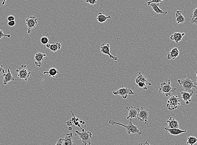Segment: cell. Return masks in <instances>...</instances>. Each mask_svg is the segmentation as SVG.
<instances>
[{
	"mask_svg": "<svg viewBox=\"0 0 197 145\" xmlns=\"http://www.w3.org/2000/svg\"><path fill=\"white\" fill-rule=\"evenodd\" d=\"M16 22L15 21H12L9 22L8 23V25L10 27H14L15 25Z\"/></svg>",
	"mask_w": 197,
	"mask_h": 145,
	"instance_id": "836d02e7",
	"label": "cell"
},
{
	"mask_svg": "<svg viewBox=\"0 0 197 145\" xmlns=\"http://www.w3.org/2000/svg\"><path fill=\"white\" fill-rule=\"evenodd\" d=\"M167 123L168 124V126L167 128H179V123L172 116L169 117V119L167 120Z\"/></svg>",
	"mask_w": 197,
	"mask_h": 145,
	"instance_id": "e0dca14e",
	"label": "cell"
},
{
	"mask_svg": "<svg viewBox=\"0 0 197 145\" xmlns=\"http://www.w3.org/2000/svg\"><path fill=\"white\" fill-rule=\"evenodd\" d=\"M193 91H184L181 92V98L185 102V104L188 105L191 102V98L193 94Z\"/></svg>",
	"mask_w": 197,
	"mask_h": 145,
	"instance_id": "4fadbf2b",
	"label": "cell"
},
{
	"mask_svg": "<svg viewBox=\"0 0 197 145\" xmlns=\"http://www.w3.org/2000/svg\"><path fill=\"white\" fill-rule=\"evenodd\" d=\"M152 1V0H150V1H149V2L151 1Z\"/></svg>",
	"mask_w": 197,
	"mask_h": 145,
	"instance_id": "c3c4849f",
	"label": "cell"
},
{
	"mask_svg": "<svg viewBox=\"0 0 197 145\" xmlns=\"http://www.w3.org/2000/svg\"><path fill=\"white\" fill-rule=\"evenodd\" d=\"M197 143V138L194 136H190L187 138V144L190 145H193Z\"/></svg>",
	"mask_w": 197,
	"mask_h": 145,
	"instance_id": "4316f807",
	"label": "cell"
},
{
	"mask_svg": "<svg viewBox=\"0 0 197 145\" xmlns=\"http://www.w3.org/2000/svg\"><path fill=\"white\" fill-rule=\"evenodd\" d=\"M73 135L72 132L67 133L64 138H62L63 145H73L74 141L73 140Z\"/></svg>",
	"mask_w": 197,
	"mask_h": 145,
	"instance_id": "d6986e66",
	"label": "cell"
},
{
	"mask_svg": "<svg viewBox=\"0 0 197 145\" xmlns=\"http://www.w3.org/2000/svg\"><path fill=\"white\" fill-rule=\"evenodd\" d=\"M79 120H80V119L79 118H77L76 119V120L77 121H79Z\"/></svg>",
	"mask_w": 197,
	"mask_h": 145,
	"instance_id": "ee69618b",
	"label": "cell"
},
{
	"mask_svg": "<svg viewBox=\"0 0 197 145\" xmlns=\"http://www.w3.org/2000/svg\"><path fill=\"white\" fill-rule=\"evenodd\" d=\"M75 136L80 138L82 140L83 145H90L91 144V139L92 134L90 132L85 131L84 132H80L78 130H76L75 133Z\"/></svg>",
	"mask_w": 197,
	"mask_h": 145,
	"instance_id": "277c9868",
	"label": "cell"
},
{
	"mask_svg": "<svg viewBox=\"0 0 197 145\" xmlns=\"http://www.w3.org/2000/svg\"><path fill=\"white\" fill-rule=\"evenodd\" d=\"M191 23L193 25H197V17L196 18L193 20L191 21Z\"/></svg>",
	"mask_w": 197,
	"mask_h": 145,
	"instance_id": "74e56055",
	"label": "cell"
},
{
	"mask_svg": "<svg viewBox=\"0 0 197 145\" xmlns=\"http://www.w3.org/2000/svg\"><path fill=\"white\" fill-rule=\"evenodd\" d=\"M7 20H8V21L11 22L12 21H15V17L11 15L9 16L7 18Z\"/></svg>",
	"mask_w": 197,
	"mask_h": 145,
	"instance_id": "e575fe53",
	"label": "cell"
},
{
	"mask_svg": "<svg viewBox=\"0 0 197 145\" xmlns=\"http://www.w3.org/2000/svg\"><path fill=\"white\" fill-rule=\"evenodd\" d=\"M82 122H83V121H82V120H80V123H82Z\"/></svg>",
	"mask_w": 197,
	"mask_h": 145,
	"instance_id": "7dc6e473",
	"label": "cell"
},
{
	"mask_svg": "<svg viewBox=\"0 0 197 145\" xmlns=\"http://www.w3.org/2000/svg\"><path fill=\"white\" fill-rule=\"evenodd\" d=\"M112 93L115 96H120L123 99L126 100L129 95H134L135 93L131 88L124 87V86L122 85L121 88L116 91H112Z\"/></svg>",
	"mask_w": 197,
	"mask_h": 145,
	"instance_id": "8992f818",
	"label": "cell"
},
{
	"mask_svg": "<svg viewBox=\"0 0 197 145\" xmlns=\"http://www.w3.org/2000/svg\"><path fill=\"white\" fill-rule=\"evenodd\" d=\"M55 145H63V144H62V138L59 139L58 140V142L56 143V144Z\"/></svg>",
	"mask_w": 197,
	"mask_h": 145,
	"instance_id": "8d00e7d4",
	"label": "cell"
},
{
	"mask_svg": "<svg viewBox=\"0 0 197 145\" xmlns=\"http://www.w3.org/2000/svg\"><path fill=\"white\" fill-rule=\"evenodd\" d=\"M68 130L70 131H72L73 130L72 127L69 126L68 128Z\"/></svg>",
	"mask_w": 197,
	"mask_h": 145,
	"instance_id": "ab89813d",
	"label": "cell"
},
{
	"mask_svg": "<svg viewBox=\"0 0 197 145\" xmlns=\"http://www.w3.org/2000/svg\"><path fill=\"white\" fill-rule=\"evenodd\" d=\"M164 0H152L151 1H148L147 2V4H150V3H156V4H159L160 3L162 2Z\"/></svg>",
	"mask_w": 197,
	"mask_h": 145,
	"instance_id": "d6a6232c",
	"label": "cell"
},
{
	"mask_svg": "<svg viewBox=\"0 0 197 145\" xmlns=\"http://www.w3.org/2000/svg\"><path fill=\"white\" fill-rule=\"evenodd\" d=\"M61 44L60 42H56L54 44H51L48 43L46 45V47L47 48L50 50L53 53H55L57 52L58 50H60L61 48Z\"/></svg>",
	"mask_w": 197,
	"mask_h": 145,
	"instance_id": "7402d4cb",
	"label": "cell"
},
{
	"mask_svg": "<svg viewBox=\"0 0 197 145\" xmlns=\"http://www.w3.org/2000/svg\"><path fill=\"white\" fill-rule=\"evenodd\" d=\"M25 1H27V0H25Z\"/></svg>",
	"mask_w": 197,
	"mask_h": 145,
	"instance_id": "681fc988",
	"label": "cell"
},
{
	"mask_svg": "<svg viewBox=\"0 0 197 145\" xmlns=\"http://www.w3.org/2000/svg\"><path fill=\"white\" fill-rule=\"evenodd\" d=\"M147 5L148 6H151L152 7V10L156 13L163 14L164 15H165L167 14V11H164L159 8V4L152 3L147 4Z\"/></svg>",
	"mask_w": 197,
	"mask_h": 145,
	"instance_id": "5bb4252c",
	"label": "cell"
},
{
	"mask_svg": "<svg viewBox=\"0 0 197 145\" xmlns=\"http://www.w3.org/2000/svg\"><path fill=\"white\" fill-rule=\"evenodd\" d=\"M7 37L8 38H10L11 36V34H4V32L2 30H0V39H1L3 37Z\"/></svg>",
	"mask_w": 197,
	"mask_h": 145,
	"instance_id": "f1b7e54d",
	"label": "cell"
},
{
	"mask_svg": "<svg viewBox=\"0 0 197 145\" xmlns=\"http://www.w3.org/2000/svg\"><path fill=\"white\" fill-rule=\"evenodd\" d=\"M26 25L28 27V33L30 34L32 29L36 28L37 25V19L36 16H30L26 19Z\"/></svg>",
	"mask_w": 197,
	"mask_h": 145,
	"instance_id": "ba28073f",
	"label": "cell"
},
{
	"mask_svg": "<svg viewBox=\"0 0 197 145\" xmlns=\"http://www.w3.org/2000/svg\"><path fill=\"white\" fill-rule=\"evenodd\" d=\"M178 82L182 88L186 91H191L192 88L197 90V86L195 85L193 81L191 79L190 77H187L182 79H178Z\"/></svg>",
	"mask_w": 197,
	"mask_h": 145,
	"instance_id": "3957f363",
	"label": "cell"
},
{
	"mask_svg": "<svg viewBox=\"0 0 197 145\" xmlns=\"http://www.w3.org/2000/svg\"><path fill=\"white\" fill-rule=\"evenodd\" d=\"M73 124V122L72 121V120H71L68 121H67L66 123H65V124H66L68 126H71Z\"/></svg>",
	"mask_w": 197,
	"mask_h": 145,
	"instance_id": "d590c367",
	"label": "cell"
},
{
	"mask_svg": "<svg viewBox=\"0 0 197 145\" xmlns=\"http://www.w3.org/2000/svg\"><path fill=\"white\" fill-rule=\"evenodd\" d=\"M79 124H80V123H79V121H77L74 124V125H75V126H77Z\"/></svg>",
	"mask_w": 197,
	"mask_h": 145,
	"instance_id": "b9f144b4",
	"label": "cell"
},
{
	"mask_svg": "<svg viewBox=\"0 0 197 145\" xmlns=\"http://www.w3.org/2000/svg\"><path fill=\"white\" fill-rule=\"evenodd\" d=\"M108 19H111V16H106V15H104L101 12H99L98 13L97 19L99 22L100 23H104Z\"/></svg>",
	"mask_w": 197,
	"mask_h": 145,
	"instance_id": "cb8c5ba5",
	"label": "cell"
},
{
	"mask_svg": "<svg viewBox=\"0 0 197 145\" xmlns=\"http://www.w3.org/2000/svg\"><path fill=\"white\" fill-rule=\"evenodd\" d=\"M18 74V78L19 79H23L25 81H28V78L30 77L31 72L28 70L26 65H22L16 71Z\"/></svg>",
	"mask_w": 197,
	"mask_h": 145,
	"instance_id": "5b68a950",
	"label": "cell"
},
{
	"mask_svg": "<svg viewBox=\"0 0 197 145\" xmlns=\"http://www.w3.org/2000/svg\"><path fill=\"white\" fill-rule=\"evenodd\" d=\"M147 84L143 82H139L136 83V88L138 91L147 90L148 89Z\"/></svg>",
	"mask_w": 197,
	"mask_h": 145,
	"instance_id": "484cf974",
	"label": "cell"
},
{
	"mask_svg": "<svg viewBox=\"0 0 197 145\" xmlns=\"http://www.w3.org/2000/svg\"><path fill=\"white\" fill-rule=\"evenodd\" d=\"M196 77H197L196 82L197 83V71L196 72Z\"/></svg>",
	"mask_w": 197,
	"mask_h": 145,
	"instance_id": "bcb514c9",
	"label": "cell"
},
{
	"mask_svg": "<svg viewBox=\"0 0 197 145\" xmlns=\"http://www.w3.org/2000/svg\"><path fill=\"white\" fill-rule=\"evenodd\" d=\"M82 125H85V122L83 121V122H82Z\"/></svg>",
	"mask_w": 197,
	"mask_h": 145,
	"instance_id": "f6af8a7d",
	"label": "cell"
},
{
	"mask_svg": "<svg viewBox=\"0 0 197 145\" xmlns=\"http://www.w3.org/2000/svg\"><path fill=\"white\" fill-rule=\"evenodd\" d=\"M176 21L177 24L183 23L186 20V18L184 17L182 14V11H176Z\"/></svg>",
	"mask_w": 197,
	"mask_h": 145,
	"instance_id": "603a6c76",
	"label": "cell"
},
{
	"mask_svg": "<svg viewBox=\"0 0 197 145\" xmlns=\"http://www.w3.org/2000/svg\"><path fill=\"white\" fill-rule=\"evenodd\" d=\"M47 56V54H43L41 52L36 53L34 56L35 62L34 64L37 67H40L42 65V61L44 60L45 57Z\"/></svg>",
	"mask_w": 197,
	"mask_h": 145,
	"instance_id": "7c38bea8",
	"label": "cell"
},
{
	"mask_svg": "<svg viewBox=\"0 0 197 145\" xmlns=\"http://www.w3.org/2000/svg\"><path fill=\"white\" fill-rule=\"evenodd\" d=\"M149 112L148 109H146L143 107L141 108L139 114L138 115L137 118L140 121H144L145 123H147Z\"/></svg>",
	"mask_w": 197,
	"mask_h": 145,
	"instance_id": "8fae6325",
	"label": "cell"
},
{
	"mask_svg": "<svg viewBox=\"0 0 197 145\" xmlns=\"http://www.w3.org/2000/svg\"><path fill=\"white\" fill-rule=\"evenodd\" d=\"M49 39L47 36H42L40 38V43L43 45H46L48 43Z\"/></svg>",
	"mask_w": 197,
	"mask_h": 145,
	"instance_id": "83f0119b",
	"label": "cell"
},
{
	"mask_svg": "<svg viewBox=\"0 0 197 145\" xmlns=\"http://www.w3.org/2000/svg\"><path fill=\"white\" fill-rule=\"evenodd\" d=\"M184 35H185L184 33H181L180 32H175L173 34H172L171 36L170 37V39L175 42L176 43H178L179 42L181 41Z\"/></svg>",
	"mask_w": 197,
	"mask_h": 145,
	"instance_id": "44dd1931",
	"label": "cell"
},
{
	"mask_svg": "<svg viewBox=\"0 0 197 145\" xmlns=\"http://www.w3.org/2000/svg\"><path fill=\"white\" fill-rule=\"evenodd\" d=\"M164 130L168 132L170 134L175 135V136H177V135H179L182 134V133L186 132L187 131V130H182L179 129V128L169 129V128H168L167 127L164 128Z\"/></svg>",
	"mask_w": 197,
	"mask_h": 145,
	"instance_id": "2e32d148",
	"label": "cell"
},
{
	"mask_svg": "<svg viewBox=\"0 0 197 145\" xmlns=\"http://www.w3.org/2000/svg\"><path fill=\"white\" fill-rule=\"evenodd\" d=\"M7 1V0H4V1H3L2 3V6H4V5H5V3H6V1Z\"/></svg>",
	"mask_w": 197,
	"mask_h": 145,
	"instance_id": "60d3db41",
	"label": "cell"
},
{
	"mask_svg": "<svg viewBox=\"0 0 197 145\" xmlns=\"http://www.w3.org/2000/svg\"><path fill=\"white\" fill-rule=\"evenodd\" d=\"M171 83L170 79H169L167 83L166 82L161 83L159 87V93H161L167 97H170L172 93H175L177 88L172 87L171 86Z\"/></svg>",
	"mask_w": 197,
	"mask_h": 145,
	"instance_id": "7a4b0ae2",
	"label": "cell"
},
{
	"mask_svg": "<svg viewBox=\"0 0 197 145\" xmlns=\"http://www.w3.org/2000/svg\"><path fill=\"white\" fill-rule=\"evenodd\" d=\"M108 123L112 125V126L117 125L122 126L126 128L128 134H138L139 135H141L142 134L141 132L138 129V127L137 126L133 125L132 123V119H129V123L127 125H125L124 124L120 123H117L112 120H109L108 122Z\"/></svg>",
	"mask_w": 197,
	"mask_h": 145,
	"instance_id": "6da1fadb",
	"label": "cell"
},
{
	"mask_svg": "<svg viewBox=\"0 0 197 145\" xmlns=\"http://www.w3.org/2000/svg\"><path fill=\"white\" fill-rule=\"evenodd\" d=\"M82 130V132H85V129H83V128H82V130Z\"/></svg>",
	"mask_w": 197,
	"mask_h": 145,
	"instance_id": "7bdbcfd3",
	"label": "cell"
},
{
	"mask_svg": "<svg viewBox=\"0 0 197 145\" xmlns=\"http://www.w3.org/2000/svg\"><path fill=\"white\" fill-rule=\"evenodd\" d=\"M85 1L87 4L91 5H94L98 3V1L97 0H85Z\"/></svg>",
	"mask_w": 197,
	"mask_h": 145,
	"instance_id": "f546056e",
	"label": "cell"
},
{
	"mask_svg": "<svg viewBox=\"0 0 197 145\" xmlns=\"http://www.w3.org/2000/svg\"><path fill=\"white\" fill-rule=\"evenodd\" d=\"M179 54H180V51L178 48H174L172 49L171 51L168 54L167 59L168 60H170L171 59L174 60L178 57Z\"/></svg>",
	"mask_w": 197,
	"mask_h": 145,
	"instance_id": "ac0fdd59",
	"label": "cell"
},
{
	"mask_svg": "<svg viewBox=\"0 0 197 145\" xmlns=\"http://www.w3.org/2000/svg\"><path fill=\"white\" fill-rule=\"evenodd\" d=\"M59 73V70H58L57 69L55 68H51L48 71H45L43 72V74H49V77L55 78L56 75L58 74Z\"/></svg>",
	"mask_w": 197,
	"mask_h": 145,
	"instance_id": "d4e9b609",
	"label": "cell"
},
{
	"mask_svg": "<svg viewBox=\"0 0 197 145\" xmlns=\"http://www.w3.org/2000/svg\"><path fill=\"white\" fill-rule=\"evenodd\" d=\"M5 74V71L3 68V65L0 64V76H3Z\"/></svg>",
	"mask_w": 197,
	"mask_h": 145,
	"instance_id": "1f68e13d",
	"label": "cell"
},
{
	"mask_svg": "<svg viewBox=\"0 0 197 145\" xmlns=\"http://www.w3.org/2000/svg\"><path fill=\"white\" fill-rule=\"evenodd\" d=\"M135 83L139 82H143L146 83L148 86L152 85V83L148 81L146 76L144 75L141 72L138 73L137 77L135 78Z\"/></svg>",
	"mask_w": 197,
	"mask_h": 145,
	"instance_id": "ffe728a7",
	"label": "cell"
},
{
	"mask_svg": "<svg viewBox=\"0 0 197 145\" xmlns=\"http://www.w3.org/2000/svg\"><path fill=\"white\" fill-rule=\"evenodd\" d=\"M192 15V19L191 21L193 20L196 18L197 17V7L194 10Z\"/></svg>",
	"mask_w": 197,
	"mask_h": 145,
	"instance_id": "4dcf8cb0",
	"label": "cell"
},
{
	"mask_svg": "<svg viewBox=\"0 0 197 145\" xmlns=\"http://www.w3.org/2000/svg\"><path fill=\"white\" fill-rule=\"evenodd\" d=\"M3 77H4L3 84L4 85H7L8 83L10 81H15V79L12 76L9 68L8 69L7 74H5L3 75Z\"/></svg>",
	"mask_w": 197,
	"mask_h": 145,
	"instance_id": "9a60e30c",
	"label": "cell"
},
{
	"mask_svg": "<svg viewBox=\"0 0 197 145\" xmlns=\"http://www.w3.org/2000/svg\"><path fill=\"white\" fill-rule=\"evenodd\" d=\"M167 102V108L169 110L177 109L178 106L181 105L180 100L178 96H171Z\"/></svg>",
	"mask_w": 197,
	"mask_h": 145,
	"instance_id": "52a82bcc",
	"label": "cell"
},
{
	"mask_svg": "<svg viewBox=\"0 0 197 145\" xmlns=\"http://www.w3.org/2000/svg\"><path fill=\"white\" fill-rule=\"evenodd\" d=\"M100 52L102 54L107 55L110 59L114 60H117V57L112 56L110 53V46L109 43L107 44H102L100 46Z\"/></svg>",
	"mask_w": 197,
	"mask_h": 145,
	"instance_id": "9c48e42d",
	"label": "cell"
},
{
	"mask_svg": "<svg viewBox=\"0 0 197 145\" xmlns=\"http://www.w3.org/2000/svg\"><path fill=\"white\" fill-rule=\"evenodd\" d=\"M138 145H152L151 144H149V143L147 141H146L144 143H140V144H139Z\"/></svg>",
	"mask_w": 197,
	"mask_h": 145,
	"instance_id": "f35d334b",
	"label": "cell"
},
{
	"mask_svg": "<svg viewBox=\"0 0 197 145\" xmlns=\"http://www.w3.org/2000/svg\"><path fill=\"white\" fill-rule=\"evenodd\" d=\"M127 110L128 111V116L127 117L126 119H129L135 118L137 117L138 115L139 114L140 109L137 107L130 106V107H126Z\"/></svg>",
	"mask_w": 197,
	"mask_h": 145,
	"instance_id": "30bf717a",
	"label": "cell"
}]
</instances>
